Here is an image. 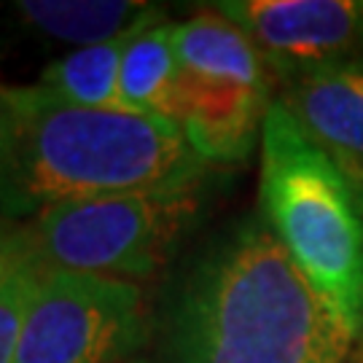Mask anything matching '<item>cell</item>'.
I'll use <instances>...</instances> for the list:
<instances>
[{"label": "cell", "instance_id": "1", "mask_svg": "<svg viewBox=\"0 0 363 363\" xmlns=\"http://www.w3.org/2000/svg\"><path fill=\"white\" fill-rule=\"evenodd\" d=\"M355 345L269 226L245 218L178 274L151 363H347Z\"/></svg>", "mask_w": 363, "mask_h": 363}, {"label": "cell", "instance_id": "2", "mask_svg": "<svg viewBox=\"0 0 363 363\" xmlns=\"http://www.w3.org/2000/svg\"><path fill=\"white\" fill-rule=\"evenodd\" d=\"M19 132L0 186V216L33 218L94 196L202 186L210 164L178 124L124 108H81L35 86H11Z\"/></svg>", "mask_w": 363, "mask_h": 363}, {"label": "cell", "instance_id": "3", "mask_svg": "<svg viewBox=\"0 0 363 363\" xmlns=\"http://www.w3.org/2000/svg\"><path fill=\"white\" fill-rule=\"evenodd\" d=\"M261 220L315 291L363 337V210L347 175L274 97L261 130Z\"/></svg>", "mask_w": 363, "mask_h": 363}, {"label": "cell", "instance_id": "4", "mask_svg": "<svg viewBox=\"0 0 363 363\" xmlns=\"http://www.w3.org/2000/svg\"><path fill=\"white\" fill-rule=\"evenodd\" d=\"M202 186L94 196L43 210L27 220L43 272L151 280L202 216Z\"/></svg>", "mask_w": 363, "mask_h": 363}, {"label": "cell", "instance_id": "5", "mask_svg": "<svg viewBox=\"0 0 363 363\" xmlns=\"http://www.w3.org/2000/svg\"><path fill=\"white\" fill-rule=\"evenodd\" d=\"M178 118L189 145L208 164L245 162L261 143L272 108V73L245 33L220 11L175 27Z\"/></svg>", "mask_w": 363, "mask_h": 363}, {"label": "cell", "instance_id": "6", "mask_svg": "<svg viewBox=\"0 0 363 363\" xmlns=\"http://www.w3.org/2000/svg\"><path fill=\"white\" fill-rule=\"evenodd\" d=\"M154 328L143 286L43 272L13 363H151Z\"/></svg>", "mask_w": 363, "mask_h": 363}, {"label": "cell", "instance_id": "7", "mask_svg": "<svg viewBox=\"0 0 363 363\" xmlns=\"http://www.w3.org/2000/svg\"><path fill=\"white\" fill-rule=\"evenodd\" d=\"M213 9L245 33L283 86L363 54V0H223Z\"/></svg>", "mask_w": 363, "mask_h": 363}, {"label": "cell", "instance_id": "8", "mask_svg": "<svg viewBox=\"0 0 363 363\" xmlns=\"http://www.w3.org/2000/svg\"><path fill=\"white\" fill-rule=\"evenodd\" d=\"M277 103L286 108L331 162L355 194L363 191V54L283 86Z\"/></svg>", "mask_w": 363, "mask_h": 363}, {"label": "cell", "instance_id": "9", "mask_svg": "<svg viewBox=\"0 0 363 363\" xmlns=\"http://www.w3.org/2000/svg\"><path fill=\"white\" fill-rule=\"evenodd\" d=\"M175 22H167L156 9L130 40L121 76H118V108L143 116L178 118V52Z\"/></svg>", "mask_w": 363, "mask_h": 363}, {"label": "cell", "instance_id": "10", "mask_svg": "<svg viewBox=\"0 0 363 363\" xmlns=\"http://www.w3.org/2000/svg\"><path fill=\"white\" fill-rule=\"evenodd\" d=\"M154 6L140 0H16L13 16L54 40L94 46L127 33Z\"/></svg>", "mask_w": 363, "mask_h": 363}, {"label": "cell", "instance_id": "11", "mask_svg": "<svg viewBox=\"0 0 363 363\" xmlns=\"http://www.w3.org/2000/svg\"><path fill=\"white\" fill-rule=\"evenodd\" d=\"M154 11L156 9H151L140 22H135L127 33L116 38L84 46L54 60L52 65L43 67L40 86L81 108H118V76H121L124 52L135 38V33Z\"/></svg>", "mask_w": 363, "mask_h": 363}, {"label": "cell", "instance_id": "12", "mask_svg": "<svg viewBox=\"0 0 363 363\" xmlns=\"http://www.w3.org/2000/svg\"><path fill=\"white\" fill-rule=\"evenodd\" d=\"M40 280H43V269L33 261L0 294V363H13L16 342L22 334L27 310L38 294Z\"/></svg>", "mask_w": 363, "mask_h": 363}, {"label": "cell", "instance_id": "13", "mask_svg": "<svg viewBox=\"0 0 363 363\" xmlns=\"http://www.w3.org/2000/svg\"><path fill=\"white\" fill-rule=\"evenodd\" d=\"M33 261L35 253L27 223L0 216V294Z\"/></svg>", "mask_w": 363, "mask_h": 363}, {"label": "cell", "instance_id": "14", "mask_svg": "<svg viewBox=\"0 0 363 363\" xmlns=\"http://www.w3.org/2000/svg\"><path fill=\"white\" fill-rule=\"evenodd\" d=\"M19 132V113L11 97V86L0 84V186L6 181V172L11 167L13 145Z\"/></svg>", "mask_w": 363, "mask_h": 363}, {"label": "cell", "instance_id": "15", "mask_svg": "<svg viewBox=\"0 0 363 363\" xmlns=\"http://www.w3.org/2000/svg\"><path fill=\"white\" fill-rule=\"evenodd\" d=\"M347 363H363V352H361V355H355V352H352V358Z\"/></svg>", "mask_w": 363, "mask_h": 363}, {"label": "cell", "instance_id": "16", "mask_svg": "<svg viewBox=\"0 0 363 363\" xmlns=\"http://www.w3.org/2000/svg\"><path fill=\"white\" fill-rule=\"evenodd\" d=\"M358 202H361V210H363V191L358 194Z\"/></svg>", "mask_w": 363, "mask_h": 363}]
</instances>
